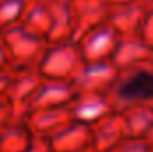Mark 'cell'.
Masks as SVG:
<instances>
[{"label": "cell", "instance_id": "cell-1", "mask_svg": "<svg viewBox=\"0 0 153 152\" xmlns=\"http://www.w3.org/2000/svg\"><path fill=\"white\" fill-rule=\"evenodd\" d=\"M119 97L125 100H150L153 99V74L137 72L119 86Z\"/></svg>", "mask_w": 153, "mask_h": 152}]
</instances>
